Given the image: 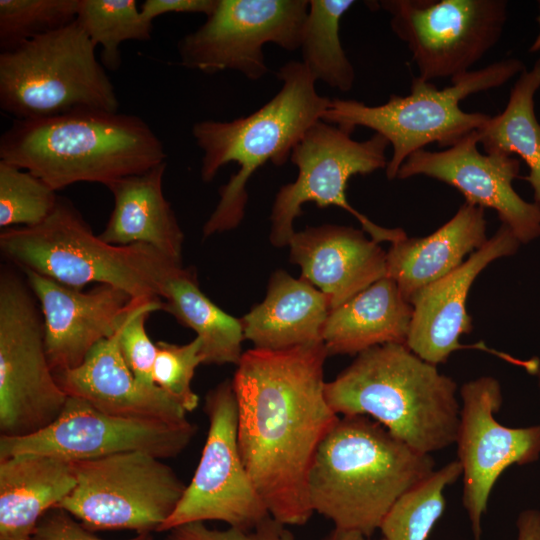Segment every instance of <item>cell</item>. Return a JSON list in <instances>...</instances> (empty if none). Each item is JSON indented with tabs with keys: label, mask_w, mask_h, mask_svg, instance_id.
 Returning <instances> with one entry per match:
<instances>
[{
	"label": "cell",
	"mask_w": 540,
	"mask_h": 540,
	"mask_svg": "<svg viewBox=\"0 0 540 540\" xmlns=\"http://www.w3.org/2000/svg\"><path fill=\"white\" fill-rule=\"evenodd\" d=\"M80 0H0V50L6 52L73 23Z\"/></svg>",
	"instance_id": "d6a6232c"
},
{
	"label": "cell",
	"mask_w": 540,
	"mask_h": 540,
	"mask_svg": "<svg viewBox=\"0 0 540 540\" xmlns=\"http://www.w3.org/2000/svg\"><path fill=\"white\" fill-rule=\"evenodd\" d=\"M163 540H295L288 526L271 516L251 529H213L205 522H192L167 531Z\"/></svg>",
	"instance_id": "d590c367"
},
{
	"label": "cell",
	"mask_w": 540,
	"mask_h": 540,
	"mask_svg": "<svg viewBox=\"0 0 540 540\" xmlns=\"http://www.w3.org/2000/svg\"><path fill=\"white\" fill-rule=\"evenodd\" d=\"M75 484V463L62 457L21 453L0 460V540H31Z\"/></svg>",
	"instance_id": "603a6c76"
},
{
	"label": "cell",
	"mask_w": 540,
	"mask_h": 540,
	"mask_svg": "<svg viewBox=\"0 0 540 540\" xmlns=\"http://www.w3.org/2000/svg\"><path fill=\"white\" fill-rule=\"evenodd\" d=\"M0 252L21 271L80 289L91 283L111 285L134 299L161 298L168 278L182 267L150 245L105 242L63 197L41 224L2 230Z\"/></svg>",
	"instance_id": "8992f818"
},
{
	"label": "cell",
	"mask_w": 540,
	"mask_h": 540,
	"mask_svg": "<svg viewBox=\"0 0 540 540\" xmlns=\"http://www.w3.org/2000/svg\"><path fill=\"white\" fill-rule=\"evenodd\" d=\"M462 475L458 460L435 470L428 478L405 493L390 509L379 530L385 540H427L442 517L445 489Z\"/></svg>",
	"instance_id": "f546056e"
},
{
	"label": "cell",
	"mask_w": 540,
	"mask_h": 540,
	"mask_svg": "<svg viewBox=\"0 0 540 540\" xmlns=\"http://www.w3.org/2000/svg\"><path fill=\"white\" fill-rule=\"evenodd\" d=\"M204 411L209 429L200 461L175 511L159 532L207 521L251 529L270 516L240 454L232 380L219 383L207 393Z\"/></svg>",
	"instance_id": "4fadbf2b"
},
{
	"label": "cell",
	"mask_w": 540,
	"mask_h": 540,
	"mask_svg": "<svg viewBox=\"0 0 540 540\" xmlns=\"http://www.w3.org/2000/svg\"><path fill=\"white\" fill-rule=\"evenodd\" d=\"M164 145L139 116L103 110L13 120L0 137V160L55 191L80 182L105 186L166 162Z\"/></svg>",
	"instance_id": "3957f363"
},
{
	"label": "cell",
	"mask_w": 540,
	"mask_h": 540,
	"mask_svg": "<svg viewBox=\"0 0 540 540\" xmlns=\"http://www.w3.org/2000/svg\"><path fill=\"white\" fill-rule=\"evenodd\" d=\"M31 540H104L86 529L67 511L54 508L39 521ZM127 540H153L151 533L137 534Z\"/></svg>",
	"instance_id": "8d00e7d4"
},
{
	"label": "cell",
	"mask_w": 540,
	"mask_h": 540,
	"mask_svg": "<svg viewBox=\"0 0 540 540\" xmlns=\"http://www.w3.org/2000/svg\"><path fill=\"white\" fill-rule=\"evenodd\" d=\"M390 27L411 52L421 79L456 78L500 40L505 0H382Z\"/></svg>",
	"instance_id": "7c38bea8"
},
{
	"label": "cell",
	"mask_w": 540,
	"mask_h": 540,
	"mask_svg": "<svg viewBox=\"0 0 540 540\" xmlns=\"http://www.w3.org/2000/svg\"><path fill=\"white\" fill-rule=\"evenodd\" d=\"M537 23H538L539 30H538L537 36L535 37L534 41L532 42L529 48L530 53H537L540 51V2H539V14L537 16Z\"/></svg>",
	"instance_id": "60d3db41"
},
{
	"label": "cell",
	"mask_w": 540,
	"mask_h": 540,
	"mask_svg": "<svg viewBox=\"0 0 540 540\" xmlns=\"http://www.w3.org/2000/svg\"><path fill=\"white\" fill-rule=\"evenodd\" d=\"M323 540H385L384 538L373 539L357 531L334 528Z\"/></svg>",
	"instance_id": "ab89813d"
},
{
	"label": "cell",
	"mask_w": 540,
	"mask_h": 540,
	"mask_svg": "<svg viewBox=\"0 0 540 540\" xmlns=\"http://www.w3.org/2000/svg\"><path fill=\"white\" fill-rule=\"evenodd\" d=\"M68 396L46 353L43 317L25 274L0 270V432L18 438L40 432L61 414Z\"/></svg>",
	"instance_id": "9c48e42d"
},
{
	"label": "cell",
	"mask_w": 540,
	"mask_h": 540,
	"mask_svg": "<svg viewBox=\"0 0 540 540\" xmlns=\"http://www.w3.org/2000/svg\"><path fill=\"white\" fill-rule=\"evenodd\" d=\"M276 77L282 82L280 90L253 113L232 121L203 120L192 127L203 153L202 181H212L226 164L239 166L219 188V201L203 226L204 237L235 229L241 223L251 176L267 162L284 165L330 104V98L318 94L315 78L301 61L287 62Z\"/></svg>",
	"instance_id": "5b68a950"
},
{
	"label": "cell",
	"mask_w": 540,
	"mask_h": 540,
	"mask_svg": "<svg viewBox=\"0 0 540 540\" xmlns=\"http://www.w3.org/2000/svg\"><path fill=\"white\" fill-rule=\"evenodd\" d=\"M517 540H540V511H522L516 521Z\"/></svg>",
	"instance_id": "f35d334b"
},
{
	"label": "cell",
	"mask_w": 540,
	"mask_h": 540,
	"mask_svg": "<svg viewBox=\"0 0 540 540\" xmlns=\"http://www.w3.org/2000/svg\"><path fill=\"white\" fill-rule=\"evenodd\" d=\"M456 437L462 468V504L474 540H481L482 518L501 474L512 465H526L540 456V425L507 427L496 419L503 402L499 381L491 376L465 382Z\"/></svg>",
	"instance_id": "9a60e30c"
},
{
	"label": "cell",
	"mask_w": 540,
	"mask_h": 540,
	"mask_svg": "<svg viewBox=\"0 0 540 540\" xmlns=\"http://www.w3.org/2000/svg\"><path fill=\"white\" fill-rule=\"evenodd\" d=\"M323 342L243 352L232 384L238 445L272 518L304 525L313 512L307 477L315 453L339 416L326 401Z\"/></svg>",
	"instance_id": "6da1fadb"
},
{
	"label": "cell",
	"mask_w": 540,
	"mask_h": 540,
	"mask_svg": "<svg viewBox=\"0 0 540 540\" xmlns=\"http://www.w3.org/2000/svg\"><path fill=\"white\" fill-rule=\"evenodd\" d=\"M164 310L161 298L134 299L119 331V348L126 364L135 378L145 385H155L153 367L157 355V344L149 338L145 323L149 315Z\"/></svg>",
	"instance_id": "e575fe53"
},
{
	"label": "cell",
	"mask_w": 540,
	"mask_h": 540,
	"mask_svg": "<svg viewBox=\"0 0 540 540\" xmlns=\"http://www.w3.org/2000/svg\"><path fill=\"white\" fill-rule=\"evenodd\" d=\"M457 391L451 377L399 343L359 353L324 387L326 401L339 417H369L412 449L429 455L456 441Z\"/></svg>",
	"instance_id": "277c9868"
},
{
	"label": "cell",
	"mask_w": 540,
	"mask_h": 540,
	"mask_svg": "<svg viewBox=\"0 0 540 540\" xmlns=\"http://www.w3.org/2000/svg\"><path fill=\"white\" fill-rule=\"evenodd\" d=\"M539 88L540 58L519 75L504 110L490 116L477 133L485 152L515 154L525 162L529 173L523 179L532 187L534 203L540 208V122L534 108Z\"/></svg>",
	"instance_id": "83f0119b"
},
{
	"label": "cell",
	"mask_w": 540,
	"mask_h": 540,
	"mask_svg": "<svg viewBox=\"0 0 540 540\" xmlns=\"http://www.w3.org/2000/svg\"><path fill=\"white\" fill-rule=\"evenodd\" d=\"M120 327L99 342L81 365L54 372L60 388L67 396L81 398L108 415L186 422L187 412L169 395L158 386L142 384L135 378L120 352Z\"/></svg>",
	"instance_id": "44dd1931"
},
{
	"label": "cell",
	"mask_w": 540,
	"mask_h": 540,
	"mask_svg": "<svg viewBox=\"0 0 540 540\" xmlns=\"http://www.w3.org/2000/svg\"><path fill=\"white\" fill-rule=\"evenodd\" d=\"M330 307L326 296L304 278L276 270L265 299L240 318L244 339L254 348L283 350L322 342Z\"/></svg>",
	"instance_id": "d4e9b609"
},
{
	"label": "cell",
	"mask_w": 540,
	"mask_h": 540,
	"mask_svg": "<svg viewBox=\"0 0 540 540\" xmlns=\"http://www.w3.org/2000/svg\"><path fill=\"white\" fill-rule=\"evenodd\" d=\"M535 375L538 378V386H539V390H540V362H539L538 367H537V369L535 371Z\"/></svg>",
	"instance_id": "b9f144b4"
},
{
	"label": "cell",
	"mask_w": 540,
	"mask_h": 540,
	"mask_svg": "<svg viewBox=\"0 0 540 540\" xmlns=\"http://www.w3.org/2000/svg\"><path fill=\"white\" fill-rule=\"evenodd\" d=\"M525 69L520 59L506 58L453 78L451 85L443 89L413 76L407 96L392 94L385 103L376 106L334 98L321 120L351 132L357 126L367 127L385 137L392 146L386 176L394 180L401 165L414 152L431 143L448 148L480 129L490 118L485 113L463 111L460 101L500 87Z\"/></svg>",
	"instance_id": "52a82bcc"
},
{
	"label": "cell",
	"mask_w": 540,
	"mask_h": 540,
	"mask_svg": "<svg viewBox=\"0 0 540 540\" xmlns=\"http://www.w3.org/2000/svg\"><path fill=\"white\" fill-rule=\"evenodd\" d=\"M74 463L75 487L56 508L92 532H159L186 489L170 466L146 453H118Z\"/></svg>",
	"instance_id": "8fae6325"
},
{
	"label": "cell",
	"mask_w": 540,
	"mask_h": 540,
	"mask_svg": "<svg viewBox=\"0 0 540 540\" xmlns=\"http://www.w3.org/2000/svg\"><path fill=\"white\" fill-rule=\"evenodd\" d=\"M412 314V305L386 276L330 310L322 342L328 356L358 355L387 343L406 345Z\"/></svg>",
	"instance_id": "484cf974"
},
{
	"label": "cell",
	"mask_w": 540,
	"mask_h": 540,
	"mask_svg": "<svg viewBox=\"0 0 540 540\" xmlns=\"http://www.w3.org/2000/svg\"><path fill=\"white\" fill-rule=\"evenodd\" d=\"M95 49L75 20L0 52V109L13 120L79 110L118 112L114 85Z\"/></svg>",
	"instance_id": "ba28073f"
},
{
	"label": "cell",
	"mask_w": 540,
	"mask_h": 540,
	"mask_svg": "<svg viewBox=\"0 0 540 540\" xmlns=\"http://www.w3.org/2000/svg\"><path fill=\"white\" fill-rule=\"evenodd\" d=\"M478 144L476 130L448 148L418 150L401 165L396 178L422 175L444 182L457 189L466 203L495 210L521 244L539 238L540 208L521 198L512 185L519 177V160L501 151L483 154Z\"/></svg>",
	"instance_id": "e0dca14e"
},
{
	"label": "cell",
	"mask_w": 540,
	"mask_h": 540,
	"mask_svg": "<svg viewBox=\"0 0 540 540\" xmlns=\"http://www.w3.org/2000/svg\"><path fill=\"white\" fill-rule=\"evenodd\" d=\"M308 0H217L206 21L177 44L180 64L207 74L240 72L250 80L269 69L263 47L300 48Z\"/></svg>",
	"instance_id": "5bb4252c"
},
{
	"label": "cell",
	"mask_w": 540,
	"mask_h": 540,
	"mask_svg": "<svg viewBox=\"0 0 540 540\" xmlns=\"http://www.w3.org/2000/svg\"><path fill=\"white\" fill-rule=\"evenodd\" d=\"M157 344V355L153 367V381L186 412L198 407L199 397L191 382L196 368L202 364L199 337L187 344L178 345L165 341Z\"/></svg>",
	"instance_id": "836d02e7"
},
{
	"label": "cell",
	"mask_w": 540,
	"mask_h": 540,
	"mask_svg": "<svg viewBox=\"0 0 540 540\" xmlns=\"http://www.w3.org/2000/svg\"><path fill=\"white\" fill-rule=\"evenodd\" d=\"M22 272L41 309L53 372L81 365L99 342L118 330L134 300L111 285L83 290L32 271Z\"/></svg>",
	"instance_id": "d6986e66"
},
{
	"label": "cell",
	"mask_w": 540,
	"mask_h": 540,
	"mask_svg": "<svg viewBox=\"0 0 540 540\" xmlns=\"http://www.w3.org/2000/svg\"><path fill=\"white\" fill-rule=\"evenodd\" d=\"M521 243L505 224L455 270L423 288L411 301L413 314L406 346L421 359L438 366L461 349H478L524 366L525 361L487 347L484 343L462 345L461 335L469 334L472 318L466 300L477 276L493 261L514 255Z\"/></svg>",
	"instance_id": "ac0fdd59"
},
{
	"label": "cell",
	"mask_w": 540,
	"mask_h": 540,
	"mask_svg": "<svg viewBox=\"0 0 540 540\" xmlns=\"http://www.w3.org/2000/svg\"><path fill=\"white\" fill-rule=\"evenodd\" d=\"M434 467L432 455L412 449L373 419L341 416L313 458L308 502L334 528L372 537L394 504Z\"/></svg>",
	"instance_id": "7a4b0ae2"
},
{
	"label": "cell",
	"mask_w": 540,
	"mask_h": 540,
	"mask_svg": "<svg viewBox=\"0 0 540 540\" xmlns=\"http://www.w3.org/2000/svg\"><path fill=\"white\" fill-rule=\"evenodd\" d=\"M197 432L189 420L169 423L108 415L87 401L68 396L63 411L48 427L26 437L0 436V460L41 453L71 461L141 452L160 459L179 455Z\"/></svg>",
	"instance_id": "2e32d148"
},
{
	"label": "cell",
	"mask_w": 540,
	"mask_h": 540,
	"mask_svg": "<svg viewBox=\"0 0 540 540\" xmlns=\"http://www.w3.org/2000/svg\"><path fill=\"white\" fill-rule=\"evenodd\" d=\"M351 134V131L319 120L293 148L290 160L298 168V176L276 194L270 215L269 239L272 245L289 246L295 233L294 221L302 214V206L306 202H314L321 208H343L377 243L393 244L407 237L401 228L377 225L348 202L346 188L349 179L386 169V150L390 145L378 133L363 141L354 140Z\"/></svg>",
	"instance_id": "30bf717a"
},
{
	"label": "cell",
	"mask_w": 540,
	"mask_h": 540,
	"mask_svg": "<svg viewBox=\"0 0 540 540\" xmlns=\"http://www.w3.org/2000/svg\"><path fill=\"white\" fill-rule=\"evenodd\" d=\"M290 260L319 289L333 310L386 277V252L363 230L322 225L295 232Z\"/></svg>",
	"instance_id": "ffe728a7"
},
{
	"label": "cell",
	"mask_w": 540,
	"mask_h": 540,
	"mask_svg": "<svg viewBox=\"0 0 540 540\" xmlns=\"http://www.w3.org/2000/svg\"><path fill=\"white\" fill-rule=\"evenodd\" d=\"M76 22L96 47H102L101 63L110 71L121 65L119 47L124 41L150 40L153 30L135 0H80Z\"/></svg>",
	"instance_id": "4dcf8cb0"
},
{
	"label": "cell",
	"mask_w": 540,
	"mask_h": 540,
	"mask_svg": "<svg viewBox=\"0 0 540 540\" xmlns=\"http://www.w3.org/2000/svg\"><path fill=\"white\" fill-rule=\"evenodd\" d=\"M33 173L0 160V227L41 224L55 210L60 196Z\"/></svg>",
	"instance_id": "1f68e13d"
},
{
	"label": "cell",
	"mask_w": 540,
	"mask_h": 540,
	"mask_svg": "<svg viewBox=\"0 0 540 540\" xmlns=\"http://www.w3.org/2000/svg\"><path fill=\"white\" fill-rule=\"evenodd\" d=\"M161 298L165 300L164 310L200 338L202 364H238L244 340L241 321L200 290L194 269H177L166 281Z\"/></svg>",
	"instance_id": "4316f807"
},
{
	"label": "cell",
	"mask_w": 540,
	"mask_h": 540,
	"mask_svg": "<svg viewBox=\"0 0 540 540\" xmlns=\"http://www.w3.org/2000/svg\"><path fill=\"white\" fill-rule=\"evenodd\" d=\"M217 0H146L140 5V11L150 22L168 13H200L206 17L212 13Z\"/></svg>",
	"instance_id": "74e56055"
},
{
	"label": "cell",
	"mask_w": 540,
	"mask_h": 540,
	"mask_svg": "<svg viewBox=\"0 0 540 540\" xmlns=\"http://www.w3.org/2000/svg\"><path fill=\"white\" fill-rule=\"evenodd\" d=\"M355 3L353 0H309L300 45L301 62L315 80L342 92L352 89L355 71L341 44L340 22Z\"/></svg>",
	"instance_id": "f1b7e54d"
},
{
	"label": "cell",
	"mask_w": 540,
	"mask_h": 540,
	"mask_svg": "<svg viewBox=\"0 0 540 540\" xmlns=\"http://www.w3.org/2000/svg\"><path fill=\"white\" fill-rule=\"evenodd\" d=\"M486 227L484 208L464 202L432 234L391 244L386 252V276L411 304L423 288L458 268L468 254L487 242Z\"/></svg>",
	"instance_id": "7402d4cb"
},
{
	"label": "cell",
	"mask_w": 540,
	"mask_h": 540,
	"mask_svg": "<svg viewBox=\"0 0 540 540\" xmlns=\"http://www.w3.org/2000/svg\"><path fill=\"white\" fill-rule=\"evenodd\" d=\"M166 167L163 162L106 186L113 196V209L99 236L118 246L150 245L182 263L184 233L163 193Z\"/></svg>",
	"instance_id": "cb8c5ba5"
}]
</instances>
